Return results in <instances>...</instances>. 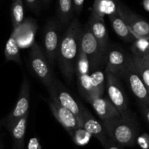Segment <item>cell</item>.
<instances>
[{"label":"cell","instance_id":"1","mask_svg":"<svg viewBox=\"0 0 149 149\" xmlns=\"http://www.w3.org/2000/svg\"><path fill=\"white\" fill-rule=\"evenodd\" d=\"M83 26L77 18H74L63 34L58 49L57 61L61 73L68 83H71L75 75V65L80 47Z\"/></svg>","mask_w":149,"mask_h":149},{"label":"cell","instance_id":"2","mask_svg":"<svg viewBox=\"0 0 149 149\" xmlns=\"http://www.w3.org/2000/svg\"><path fill=\"white\" fill-rule=\"evenodd\" d=\"M108 136L122 147H132L137 144L139 126L133 113L129 111L125 115L102 121Z\"/></svg>","mask_w":149,"mask_h":149},{"label":"cell","instance_id":"3","mask_svg":"<svg viewBox=\"0 0 149 149\" xmlns=\"http://www.w3.org/2000/svg\"><path fill=\"white\" fill-rule=\"evenodd\" d=\"M29 65L36 77L47 89L49 88L55 81V77L45 51L36 42L31 47Z\"/></svg>","mask_w":149,"mask_h":149},{"label":"cell","instance_id":"4","mask_svg":"<svg viewBox=\"0 0 149 149\" xmlns=\"http://www.w3.org/2000/svg\"><path fill=\"white\" fill-rule=\"evenodd\" d=\"M62 26L58 18H50L44 29V51L49 63L54 66L57 61L58 49L62 39Z\"/></svg>","mask_w":149,"mask_h":149},{"label":"cell","instance_id":"5","mask_svg":"<svg viewBox=\"0 0 149 149\" xmlns=\"http://www.w3.org/2000/svg\"><path fill=\"white\" fill-rule=\"evenodd\" d=\"M79 47L88 58L90 72L98 69L103 64L106 63V55L102 51L87 23L83 27Z\"/></svg>","mask_w":149,"mask_h":149},{"label":"cell","instance_id":"6","mask_svg":"<svg viewBox=\"0 0 149 149\" xmlns=\"http://www.w3.org/2000/svg\"><path fill=\"white\" fill-rule=\"evenodd\" d=\"M75 75L77 77V85L80 93L87 101L94 96H98L92 87L90 81V67L88 58L81 50L80 47L76 62Z\"/></svg>","mask_w":149,"mask_h":149},{"label":"cell","instance_id":"7","mask_svg":"<svg viewBox=\"0 0 149 149\" xmlns=\"http://www.w3.org/2000/svg\"><path fill=\"white\" fill-rule=\"evenodd\" d=\"M106 77V89L109 99L116 108L121 115H125L129 111L127 96L124 90L120 78L115 74L105 71Z\"/></svg>","mask_w":149,"mask_h":149},{"label":"cell","instance_id":"8","mask_svg":"<svg viewBox=\"0 0 149 149\" xmlns=\"http://www.w3.org/2000/svg\"><path fill=\"white\" fill-rule=\"evenodd\" d=\"M30 104V83L26 76L23 77L20 93L14 109L3 120V124L10 130L16 122L23 117L29 110Z\"/></svg>","mask_w":149,"mask_h":149},{"label":"cell","instance_id":"9","mask_svg":"<svg viewBox=\"0 0 149 149\" xmlns=\"http://www.w3.org/2000/svg\"><path fill=\"white\" fill-rule=\"evenodd\" d=\"M122 79L126 81L132 93L139 100L140 103L149 106V93L148 89L146 87L135 68L131 55L127 65L122 74Z\"/></svg>","mask_w":149,"mask_h":149},{"label":"cell","instance_id":"10","mask_svg":"<svg viewBox=\"0 0 149 149\" xmlns=\"http://www.w3.org/2000/svg\"><path fill=\"white\" fill-rule=\"evenodd\" d=\"M47 90L49 92L50 98L57 102L61 106L71 111L81 122L83 105L78 103L70 94V93L64 88L62 84L57 79H55L50 87L47 88Z\"/></svg>","mask_w":149,"mask_h":149},{"label":"cell","instance_id":"11","mask_svg":"<svg viewBox=\"0 0 149 149\" xmlns=\"http://www.w3.org/2000/svg\"><path fill=\"white\" fill-rule=\"evenodd\" d=\"M46 101L54 117L67 131L70 136L75 130L81 127V123L79 118L71 111L58 104L50 97L46 100Z\"/></svg>","mask_w":149,"mask_h":149},{"label":"cell","instance_id":"12","mask_svg":"<svg viewBox=\"0 0 149 149\" xmlns=\"http://www.w3.org/2000/svg\"><path fill=\"white\" fill-rule=\"evenodd\" d=\"M118 9L131 31L137 39L149 36V23L119 1Z\"/></svg>","mask_w":149,"mask_h":149},{"label":"cell","instance_id":"13","mask_svg":"<svg viewBox=\"0 0 149 149\" xmlns=\"http://www.w3.org/2000/svg\"><path fill=\"white\" fill-rule=\"evenodd\" d=\"M130 55L118 47H111L109 46L106 60L105 71H109L122 79V74L127 65Z\"/></svg>","mask_w":149,"mask_h":149},{"label":"cell","instance_id":"14","mask_svg":"<svg viewBox=\"0 0 149 149\" xmlns=\"http://www.w3.org/2000/svg\"><path fill=\"white\" fill-rule=\"evenodd\" d=\"M81 122V127H83L92 136L95 138L104 147L109 138L105 130L103 123L98 122L84 106H82Z\"/></svg>","mask_w":149,"mask_h":149},{"label":"cell","instance_id":"15","mask_svg":"<svg viewBox=\"0 0 149 149\" xmlns=\"http://www.w3.org/2000/svg\"><path fill=\"white\" fill-rule=\"evenodd\" d=\"M87 23L88 24L93 34L94 35L100 45L102 51L106 56L110 45H109V34L105 23L104 17H99L91 13Z\"/></svg>","mask_w":149,"mask_h":149},{"label":"cell","instance_id":"16","mask_svg":"<svg viewBox=\"0 0 149 149\" xmlns=\"http://www.w3.org/2000/svg\"><path fill=\"white\" fill-rule=\"evenodd\" d=\"M88 102L101 121L112 119L121 115L109 97L107 98L103 96H94Z\"/></svg>","mask_w":149,"mask_h":149},{"label":"cell","instance_id":"17","mask_svg":"<svg viewBox=\"0 0 149 149\" xmlns=\"http://www.w3.org/2000/svg\"><path fill=\"white\" fill-rule=\"evenodd\" d=\"M109 18L111 22L113 31L121 39L127 42H135L136 40V38L119 13V9L116 13L109 15Z\"/></svg>","mask_w":149,"mask_h":149},{"label":"cell","instance_id":"18","mask_svg":"<svg viewBox=\"0 0 149 149\" xmlns=\"http://www.w3.org/2000/svg\"><path fill=\"white\" fill-rule=\"evenodd\" d=\"M29 115V112H28L23 117L19 119L9 130L13 138V147H15L17 149L24 148L25 135Z\"/></svg>","mask_w":149,"mask_h":149},{"label":"cell","instance_id":"19","mask_svg":"<svg viewBox=\"0 0 149 149\" xmlns=\"http://www.w3.org/2000/svg\"><path fill=\"white\" fill-rule=\"evenodd\" d=\"M29 23V26L26 27V23H22L23 28L21 26H18L16 29H14L13 33L16 37L17 42L18 43L19 47H26L29 45H32L34 43L35 31H36V26H34L35 23Z\"/></svg>","mask_w":149,"mask_h":149},{"label":"cell","instance_id":"20","mask_svg":"<svg viewBox=\"0 0 149 149\" xmlns=\"http://www.w3.org/2000/svg\"><path fill=\"white\" fill-rule=\"evenodd\" d=\"M58 19L62 27H68L74 19V9L73 0H57Z\"/></svg>","mask_w":149,"mask_h":149},{"label":"cell","instance_id":"21","mask_svg":"<svg viewBox=\"0 0 149 149\" xmlns=\"http://www.w3.org/2000/svg\"><path fill=\"white\" fill-rule=\"evenodd\" d=\"M121 0H95L91 13L99 17L111 15L118 10V4Z\"/></svg>","mask_w":149,"mask_h":149},{"label":"cell","instance_id":"22","mask_svg":"<svg viewBox=\"0 0 149 149\" xmlns=\"http://www.w3.org/2000/svg\"><path fill=\"white\" fill-rule=\"evenodd\" d=\"M4 55L7 61H14L16 63L21 65L20 47L17 43L16 37L13 33H12L6 43Z\"/></svg>","mask_w":149,"mask_h":149},{"label":"cell","instance_id":"23","mask_svg":"<svg viewBox=\"0 0 149 149\" xmlns=\"http://www.w3.org/2000/svg\"><path fill=\"white\" fill-rule=\"evenodd\" d=\"M90 81L93 88L98 96H103L106 89V77L105 71L97 69L90 72Z\"/></svg>","mask_w":149,"mask_h":149},{"label":"cell","instance_id":"24","mask_svg":"<svg viewBox=\"0 0 149 149\" xmlns=\"http://www.w3.org/2000/svg\"><path fill=\"white\" fill-rule=\"evenodd\" d=\"M11 18L13 26L16 29L24 20V7L23 0H14L11 7Z\"/></svg>","mask_w":149,"mask_h":149},{"label":"cell","instance_id":"25","mask_svg":"<svg viewBox=\"0 0 149 149\" xmlns=\"http://www.w3.org/2000/svg\"><path fill=\"white\" fill-rule=\"evenodd\" d=\"M131 57L140 77L142 79L149 93V67L145 63L142 58L138 55L132 54Z\"/></svg>","mask_w":149,"mask_h":149},{"label":"cell","instance_id":"26","mask_svg":"<svg viewBox=\"0 0 149 149\" xmlns=\"http://www.w3.org/2000/svg\"><path fill=\"white\" fill-rule=\"evenodd\" d=\"M71 137L76 145L83 146L90 142L92 135L83 127H79L74 130Z\"/></svg>","mask_w":149,"mask_h":149},{"label":"cell","instance_id":"27","mask_svg":"<svg viewBox=\"0 0 149 149\" xmlns=\"http://www.w3.org/2000/svg\"><path fill=\"white\" fill-rule=\"evenodd\" d=\"M149 50V36L137 39L132 47V54L142 56Z\"/></svg>","mask_w":149,"mask_h":149},{"label":"cell","instance_id":"28","mask_svg":"<svg viewBox=\"0 0 149 149\" xmlns=\"http://www.w3.org/2000/svg\"><path fill=\"white\" fill-rule=\"evenodd\" d=\"M26 5L30 11L36 15H39L40 12L41 5L43 4L42 0H25Z\"/></svg>","mask_w":149,"mask_h":149},{"label":"cell","instance_id":"29","mask_svg":"<svg viewBox=\"0 0 149 149\" xmlns=\"http://www.w3.org/2000/svg\"><path fill=\"white\" fill-rule=\"evenodd\" d=\"M137 144L140 146L143 149H149V135L147 133H143L138 135L137 139Z\"/></svg>","mask_w":149,"mask_h":149},{"label":"cell","instance_id":"30","mask_svg":"<svg viewBox=\"0 0 149 149\" xmlns=\"http://www.w3.org/2000/svg\"><path fill=\"white\" fill-rule=\"evenodd\" d=\"M27 149H42V146L36 137H33L28 143Z\"/></svg>","mask_w":149,"mask_h":149},{"label":"cell","instance_id":"31","mask_svg":"<svg viewBox=\"0 0 149 149\" xmlns=\"http://www.w3.org/2000/svg\"><path fill=\"white\" fill-rule=\"evenodd\" d=\"M73 2H74V13L79 15L82 12L84 0H73Z\"/></svg>","mask_w":149,"mask_h":149},{"label":"cell","instance_id":"32","mask_svg":"<svg viewBox=\"0 0 149 149\" xmlns=\"http://www.w3.org/2000/svg\"><path fill=\"white\" fill-rule=\"evenodd\" d=\"M103 148L105 149H124L125 147L121 146H119V144L116 143L114 141H113L112 140H111L110 138H109L107 143L105 145V146L103 147Z\"/></svg>","mask_w":149,"mask_h":149},{"label":"cell","instance_id":"33","mask_svg":"<svg viewBox=\"0 0 149 149\" xmlns=\"http://www.w3.org/2000/svg\"><path fill=\"white\" fill-rule=\"evenodd\" d=\"M140 107H141L143 115L149 124V106L147 105L143 104V103H140Z\"/></svg>","mask_w":149,"mask_h":149},{"label":"cell","instance_id":"34","mask_svg":"<svg viewBox=\"0 0 149 149\" xmlns=\"http://www.w3.org/2000/svg\"><path fill=\"white\" fill-rule=\"evenodd\" d=\"M143 59V61L145 62V63L149 67V50L147 52H146L145 54L142 55V56H140Z\"/></svg>","mask_w":149,"mask_h":149},{"label":"cell","instance_id":"35","mask_svg":"<svg viewBox=\"0 0 149 149\" xmlns=\"http://www.w3.org/2000/svg\"><path fill=\"white\" fill-rule=\"evenodd\" d=\"M144 7L146 10H149V0H144Z\"/></svg>","mask_w":149,"mask_h":149},{"label":"cell","instance_id":"36","mask_svg":"<svg viewBox=\"0 0 149 149\" xmlns=\"http://www.w3.org/2000/svg\"><path fill=\"white\" fill-rule=\"evenodd\" d=\"M52 0H42V2H43L44 5L47 6V5H49V3L51 2Z\"/></svg>","mask_w":149,"mask_h":149},{"label":"cell","instance_id":"37","mask_svg":"<svg viewBox=\"0 0 149 149\" xmlns=\"http://www.w3.org/2000/svg\"><path fill=\"white\" fill-rule=\"evenodd\" d=\"M13 149H17V148H15V147H13Z\"/></svg>","mask_w":149,"mask_h":149}]
</instances>
